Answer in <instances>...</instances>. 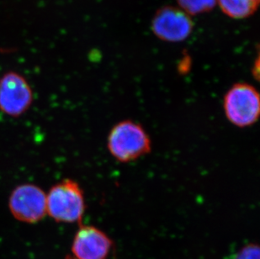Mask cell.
Instances as JSON below:
<instances>
[{"label":"cell","instance_id":"obj_1","mask_svg":"<svg viewBox=\"0 0 260 259\" xmlns=\"http://www.w3.org/2000/svg\"><path fill=\"white\" fill-rule=\"evenodd\" d=\"M107 148L118 161L130 163L148 154L152 150V142L140 124L123 120L114 125L109 133Z\"/></svg>","mask_w":260,"mask_h":259},{"label":"cell","instance_id":"obj_2","mask_svg":"<svg viewBox=\"0 0 260 259\" xmlns=\"http://www.w3.org/2000/svg\"><path fill=\"white\" fill-rule=\"evenodd\" d=\"M85 210L84 191L73 179L56 183L47 193V215L57 222L81 224Z\"/></svg>","mask_w":260,"mask_h":259},{"label":"cell","instance_id":"obj_3","mask_svg":"<svg viewBox=\"0 0 260 259\" xmlns=\"http://www.w3.org/2000/svg\"><path fill=\"white\" fill-rule=\"evenodd\" d=\"M223 109L233 125L248 127L255 124L259 116V93L249 83H236L224 96Z\"/></svg>","mask_w":260,"mask_h":259},{"label":"cell","instance_id":"obj_4","mask_svg":"<svg viewBox=\"0 0 260 259\" xmlns=\"http://www.w3.org/2000/svg\"><path fill=\"white\" fill-rule=\"evenodd\" d=\"M13 217L20 222H39L47 215V193L33 183H23L13 189L9 198Z\"/></svg>","mask_w":260,"mask_h":259},{"label":"cell","instance_id":"obj_5","mask_svg":"<svg viewBox=\"0 0 260 259\" xmlns=\"http://www.w3.org/2000/svg\"><path fill=\"white\" fill-rule=\"evenodd\" d=\"M33 102V92L27 80L15 72L0 78V111L10 117L24 115Z\"/></svg>","mask_w":260,"mask_h":259},{"label":"cell","instance_id":"obj_6","mask_svg":"<svg viewBox=\"0 0 260 259\" xmlns=\"http://www.w3.org/2000/svg\"><path fill=\"white\" fill-rule=\"evenodd\" d=\"M194 22L191 16L179 7L165 6L160 8L152 20L153 34L164 42H181L191 35Z\"/></svg>","mask_w":260,"mask_h":259},{"label":"cell","instance_id":"obj_7","mask_svg":"<svg viewBox=\"0 0 260 259\" xmlns=\"http://www.w3.org/2000/svg\"><path fill=\"white\" fill-rule=\"evenodd\" d=\"M112 245L103 231L93 225H80L66 259H107Z\"/></svg>","mask_w":260,"mask_h":259},{"label":"cell","instance_id":"obj_8","mask_svg":"<svg viewBox=\"0 0 260 259\" xmlns=\"http://www.w3.org/2000/svg\"><path fill=\"white\" fill-rule=\"evenodd\" d=\"M259 2L260 0H217V5L226 16L243 20L257 11Z\"/></svg>","mask_w":260,"mask_h":259},{"label":"cell","instance_id":"obj_9","mask_svg":"<svg viewBox=\"0 0 260 259\" xmlns=\"http://www.w3.org/2000/svg\"><path fill=\"white\" fill-rule=\"evenodd\" d=\"M180 10L189 16L210 12L216 7L217 0H177Z\"/></svg>","mask_w":260,"mask_h":259},{"label":"cell","instance_id":"obj_10","mask_svg":"<svg viewBox=\"0 0 260 259\" xmlns=\"http://www.w3.org/2000/svg\"><path fill=\"white\" fill-rule=\"evenodd\" d=\"M259 247L257 244H248L239 251L235 259H260Z\"/></svg>","mask_w":260,"mask_h":259}]
</instances>
